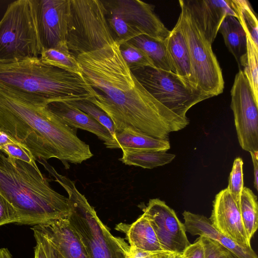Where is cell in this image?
Instances as JSON below:
<instances>
[{
	"mask_svg": "<svg viewBox=\"0 0 258 258\" xmlns=\"http://www.w3.org/2000/svg\"><path fill=\"white\" fill-rule=\"evenodd\" d=\"M86 80L96 95L89 100L113 121L115 133L127 129L169 140L171 132L189 123L155 99L142 86L124 60L114 41L95 51L78 55Z\"/></svg>",
	"mask_w": 258,
	"mask_h": 258,
	"instance_id": "1",
	"label": "cell"
},
{
	"mask_svg": "<svg viewBox=\"0 0 258 258\" xmlns=\"http://www.w3.org/2000/svg\"><path fill=\"white\" fill-rule=\"evenodd\" d=\"M0 130L36 159L55 158L66 168L93 155L77 135V129L60 120L45 107L0 84Z\"/></svg>",
	"mask_w": 258,
	"mask_h": 258,
	"instance_id": "2",
	"label": "cell"
},
{
	"mask_svg": "<svg viewBox=\"0 0 258 258\" xmlns=\"http://www.w3.org/2000/svg\"><path fill=\"white\" fill-rule=\"evenodd\" d=\"M0 193L16 210L18 224L38 225L68 217L71 212L69 198L51 188L37 166L1 150Z\"/></svg>",
	"mask_w": 258,
	"mask_h": 258,
	"instance_id": "3",
	"label": "cell"
},
{
	"mask_svg": "<svg viewBox=\"0 0 258 258\" xmlns=\"http://www.w3.org/2000/svg\"><path fill=\"white\" fill-rule=\"evenodd\" d=\"M0 84L44 105L89 100L96 94L83 75L45 64L39 57L0 61Z\"/></svg>",
	"mask_w": 258,
	"mask_h": 258,
	"instance_id": "4",
	"label": "cell"
},
{
	"mask_svg": "<svg viewBox=\"0 0 258 258\" xmlns=\"http://www.w3.org/2000/svg\"><path fill=\"white\" fill-rule=\"evenodd\" d=\"M46 170L68 194L71 212L68 219L89 258H127L130 245L123 239L115 237L110 233L94 208L78 190L75 182L58 173L50 165Z\"/></svg>",
	"mask_w": 258,
	"mask_h": 258,
	"instance_id": "5",
	"label": "cell"
},
{
	"mask_svg": "<svg viewBox=\"0 0 258 258\" xmlns=\"http://www.w3.org/2000/svg\"><path fill=\"white\" fill-rule=\"evenodd\" d=\"M38 3L17 0L8 5L0 20V61L40 56Z\"/></svg>",
	"mask_w": 258,
	"mask_h": 258,
	"instance_id": "6",
	"label": "cell"
},
{
	"mask_svg": "<svg viewBox=\"0 0 258 258\" xmlns=\"http://www.w3.org/2000/svg\"><path fill=\"white\" fill-rule=\"evenodd\" d=\"M114 42L100 0H70L66 42L77 58Z\"/></svg>",
	"mask_w": 258,
	"mask_h": 258,
	"instance_id": "7",
	"label": "cell"
},
{
	"mask_svg": "<svg viewBox=\"0 0 258 258\" xmlns=\"http://www.w3.org/2000/svg\"><path fill=\"white\" fill-rule=\"evenodd\" d=\"M114 41L119 45L141 35L165 40L170 31L154 11V7L139 0L102 1Z\"/></svg>",
	"mask_w": 258,
	"mask_h": 258,
	"instance_id": "8",
	"label": "cell"
},
{
	"mask_svg": "<svg viewBox=\"0 0 258 258\" xmlns=\"http://www.w3.org/2000/svg\"><path fill=\"white\" fill-rule=\"evenodd\" d=\"M177 20L189 54L191 73L197 87L211 97L223 92L224 82L222 70L212 48L199 29L183 0Z\"/></svg>",
	"mask_w": 258,
	"mask_h": 258,
	"instance_id": "9",
	"label": "cell"
},
{
	"mask_svg": "<svg viewBox=\"0 0 258 258\" xmlns=\"http://www.w3.org/2000/svg\"><path fill=\"white\" fill-rule=\"evenodd\" d=\"M133 73L155 99L184 119L192 106L211 98L172 72L145 67Z\"/></svg>",
	"mask_w": 258,
	"mask_h": 258,
	"instance_id": "10",
	"label": "cell"
},
{
	"mask_svg": "<svg viewBox=\"0 0 258 258\" xmlns=\"http://www.w3.org/2000/svg\"><path fill=\"white\" fill-rule=\"evenodd\" d=\"M230 93L239 143L246 151L258 152V103L242 70L236 74Z\"/></svg>",
	"mask_w": 258,
	"mask_h": 258,
	"instance_id": "11",
	"label": "cell"
},
{
	"mask_svg": "<svg viewBox=\"0 0 258 258\" xmlns=\"http://www.w3.org/2000/svg\"><path fill=\"white\" fill-rule=\"evenodd\" d=\"M143 212L164 250L181 254L190 244L184 224L164 201L159 199L150 200Z\"/></svg>",
	"mask_w": 258,
	"mask_h": 258,
	"instance_id": "12",
	"label": "cell"
},
{
	"mask_svg": "<svg viewBox=\"0 0 258 258\" xmlns=\"http://www.w3.org/2000/svg\"><path fill=\"white\" fill-rule=\"evenodd\" d=\"M70 0H39L38 28L43 49L67 45Z\"/></svg>",
	"mask_w": 258,
	"mask_h": 258,
	"instance_id": "13",
	"label": "cell"
},
{
	"mask_svg": "<svg viewBox=\"0 0 258 258\" xmlns=\"http://www.w3.org/2000/svg\"><path fill=\"white\" fill-rule=\"evenodd\" d=\"M209 220L215 228L238 245L252 248L246 236L240 206L227 188L216 195Z\"/></svg>",
	"mask_w": 258,
	"mask_h": 258,
	"instance_id": "14",
	"label": "cell"
},
{
	"mask_svg": "<svg viewBox=\"0 0 258 258\" xmlns=\"http://www.w3.org/2000/svg\"><path fill=\"white\" fill-rule=\"evenodd\" d=\"M31 229L44 236L55 248L61 258H89L68 217L34 225Z\"/></svg>",
	"mask_w": 258,
	"mask_h": 258,
	"instance_id": "15",
	"label": "cell"
},
{
	"mask_svg": "<svg viewBox=\"0 0 258 258\" xmlns=\"http://www.w3.org/2000/svg\"><path fill=\"white\" fill-rule=\"evenodd\" d=\"M183 2L195 23L211 44L227 16L236 15L228 0H188Z\"/></svg>",
	"mask_w": 258,
	"mask_h": 258,
	"instance_id": "16",
	"label": "cell"
},
{
	"mask_svg": "<svg viewBox=\"0 0 258 258\" xmlns=\"http://www.w3.org/2000/svg\"><path fill=\"white\" fill-rule=\"evenodd\" d=\"M45 107L67 125L94 134L108 148H118L115 140L106 128L71 103L52 102L48 103Z\"/></svg>",
	"mask_w": 258,
	"mask_h": 258,
	"instance_id": "17",
	"label": "cell"
},
{
	"mask_svg": "<svg viewBox=\"0 0 258 258\" xmlns=\"http://www.w3.org/2000/svg\"><path fill=\"white\" fill-rule=\"evenodd\" d=\"M182 215L186 232L192 235L203 236L217 242L230 251L237 258H257L252 248H244L224 235L204 215L184 211Z\"/></svg>",
	"mask_w": 258,
	"mask_h": 258,
	"instance_id": "18",
	"label": "cell"
},
{
	"mask_svg": "<svg viewBox=\"0 0 258 258\" xmlns=\"http://www.w3.org/2000/svg\"><path fill=\"white\" fill-rule=\"evenodd\" d=\"M165 42L175 73L183 80L198 88L192 77L186 44L177 23L170 31Z\"/></svg>",
	"mask_w": 258,
	"mask_h": 258,
	"instance_id": "19",
	"label": "cell"
},
{
	"mask_svg": "<svg viewBox=\"0 0 258 258\" xmlns=\"http://www.w3.org/2000/svg\"><path fill=\"white\" fill-rule=\"evenodd\" d=\"M127 42L143 50L152 60L155 68L175 73L165 40L158 39L143 34Z\"/></svg>",
	"mask_w": 258,
	"mask_h": 258,
	"instance_id": "20",
	"label": "cell"
},
{
	"mask_svg": "<svg viewBox=\"0 0 258 258\" xmlns=\"http://www.w3.org/2000/svg\"><path fill=\"white\" fill-rule=\"evenodd\" d=\"M126 235L130 247L150 251L164 250L149 221L143 214L128 226Z\"/></svg>",
	"mask_w": 258,
	"mask_h": 258,
	"instance_id": "21",
	"label": "cell"
},
{
	"mask_svg": "<svg viewBox=\"0 0 258 258\" xmlns=\"http://www.w3.org/2000/svg\"><path fill=\"white\" fill-rule=\"evenodd\" d=\"M219 31L223 36L225 44L239 64L240 58L247 50L246 33L237 18L226 16L221 23Z\"/></svg>",
	"mask_w": 258,
	"mask_h": 258,
	"instance_id": "22",
	"label": "cell"
},
{
	"mask_svg": "<svg viewBox=\"0 0 258 258\" xmlns=\"http://www.w3.org/2000/svg\"><path fill=\"white\" fill-rule=\"evenodd\" d=\"M115 140L120 149L167 151L170 148L169 140L156 139L127 129L115 133Z\"/></svg>",
	"mask_w": 258,
	"mask_h": 258,
	"instance_id": "23",
	"label": "cell"
},
{
	"mask_svg": "<svg viewBox=\"0 0 258 258\" xmlns=\"http://www.w3.org/2000/svg\"><path fill=\"white\" fill-rule=\"evenodd\" d=\"M122 156L119 159L128 165L152 169L170 163L175 157L164 151H152L122 148Z\"/></svg>",
	"mask_w": 258,
	"mask_h": 258,
	"instance_id": "24",
	"label": "cell"
},
{
	"mask_svg": "<svg viewBox=\"0 0 258 258\" xmlns=\"http://www.w3.org/2000/svg\"><path fill=\"white\" fill-rule=\"evenodd\" d=\"M39 57L45 64L73 74L83 75L77 58L69 50L67 45L43 49Z\"/></svg>",
	"mask_w": 258,
	"mask_h": 258,
	"instance_id": "25",
	"label": "cell"
},
{
	"mask_svg": "<svg viewBox=\"0 0 258 258\" xmlns=\"http://www.w3.org/2000/svg\"><path fill=\"white\" fill-rule=\"evenodd\" d=\"M240 214L248 240L251 239L258 227L257 197L248 187H244L240 200Z\"/></svg>",
	"mask_w": 258,
	"mask_h": 258,
	"instance_id": "26",
	"label": "cell"
},
{
	"mask_svg": "<svg viewBox=\"0 0 258 258\" xmlns=\"http://www.w3.org/2000/svg\"><path fill=\"white\" fill-rule=\"evenodd\" d=\"M246 35L258 46V23L256 17L249 2L246 0H228Z\"/></svg>",
	"mask_w": 258,
	"mask_h": 258,
	"instance_id": "27",
	"label": "cell"
},
{
	"mask_svg": "<svg viewBox=\"0 0 258 258\" xmlns=\"http://www.w3.org/2000/svg\"><path fill=\"white\" fill-rule=\"evenodd\" d=\"M247 50L239 60V67H243L242 70L245 76L255 100L258 103V46H256L252 39L246 36Z\"/></svg>",
	"mask_w": 258,
	"mask_h": 258,
	"instance_id": "28",
	"label": "cell"
},
{
	"mask_svg": "<svg viewBox=\"0 0 258 258\" xmlns=\"http://www.w3.org/2000/svg\"><path fill=\"white\" fill-rule=\"evenodd\" d=\"M119 49L124 60L132 72L145 67L154 68L150 58L138 47L126 42L119 45Z\"/></svg>",
	"mask_w": 258,
	"mask_h": 258,
	"instance_id": "29",
	"label": "cell"
},
{
	"mask_svg": "<svg viewBox=\"0 0 258 258\" xmlns=\"http://www.w3.org/2000/svg\"><path fill=\"white\" fill-rule=\"evenodd\" d=\"M69 103H71L84 112L88 114L106 128L115 140V132L113 121L109 116L102 109L87 100Z\"/></svg>",
	"mask_w": 258,
	"mask_h": 258,
	"instance_id": "30",
	"label": "cell"
},
{
	"mask_svg": "<svg viewBox=\"0 0 258 258\" xmlns=\"http://www.w3.org/2000/svg\"><path fill=\"white\" fill-rule=\"evenodd\" d=\"M243 160L235 158L230 173L227 189L232 197L240 206L241 195L243 188Z\"/></svg>",
	"mask_w": 258,
	"mask_h": 258,
	"instance_id": "31",
	"label": "cell"
},
{
	"mask_svg": "<svg viewBox=\"0 0 258 258\" xmlns=\"http://www.w3.org/2000/svg\"><path fill=\"white\" fill-rule=\"evenodd\" d=\"M201 238L205 258H237L230 251L219 243L203 236Z\"/></svg>",
	"mask_w": 258,
	"mask_h": 258,
	"instance_id": "32",
	"label": "cell"
},
{
	"mask_svg": "<svg viewBox=\"0 0 258 258\" xmlns=\"http://www.w3.org/2000/svg\"><path fill=\"white\" fill-rule=\"evenodd\" d=\"M0 150L8 156L30 163L34 166H37L36 163V159L31 152L19 143L7 144Z\"/></svg>",
	"mask_w": 258,
	"mask_h": 258,
	"instance_id": "33",
	"label": "cell"
},
{
	"mask_svg": "<svg viewBox=\"0 0 258 258\" xmlns=\"http://www.w3.org/2000/svg\"><path fill=\"white\" fill-rule=\"evenodd\" d=\"M19 223L18 214L12 205L0 193V226Z\"/></svg>",
	"mask_w": 258,
	"mask_h": 258,
	"instance_id": "34",
	"label": "cell"
},
{
	"mask_svg": "<svg viewBox=\"0 0 258 258\" xmlns=\"http://www.w3.org/2000/svg\"><path fill=\"white\" fill-rule=\"evenodd\" d=\"M179 254L166 250L150 251L130 247L127 258H175Z\"/></svg>",
	"mask_w": 258,
	"mask_h": 258,
	"instance_id": "35",
	"label": "cell"
},
{
	"mask_svg": "<svg viewBox=\"0 0 258 258\" xmlns=\"http://www.w3.org/2000/svg\"><path fill=\"white\" fill-rule=\"evenodd\" d=\"M182 255L183 258H205L204 246L200 236L194 243H190Z\"/></svg>",
	"mask_w": 258,
	"mask_h": 258,
	"instance_id": "36",
	"label": "cell"
},
{
	"mask_svg": "<svg viewBox=\"0 0 258 258\" xmlns=\"http://www.w3.org/2000/svg\"><path fill=\"white\" fill-rule=\"evenodd\" d=\"M33 232L36 242L41 245L47 258H61L55 248L44 236L37 231H33Z\"/></svg>",
	"mask_w": 258,
	"mask_h": 258,
	"instance_id": "37",
	"label": "cell"
},
{
	"mask_svg": "<svg viewBox=\"0 0 258 258\" xmlns=\"http://www.w3.org/2000/svg\"><path fill=\"white\" fill-rule=\"evenodd\" d=\"M252 159L253 166V175H254V187L257 190L258 189V152L250 153Z\"/></svg>",
	"mask_w": 258,
	"mask_h": 258,
	"instance_id": "38",
	"label": "cell"
},
{
	"mask_svg": "<svg viewBox=\"0 0 258 258\" xmlns=\"http://www.w3.org/2000/svg\"><path fill=\"white\" fill-rule=\"evenodd\" d=\"M11 143H18L10 138L0 130V150L6 145Z\"/></svg>",
	"mask_w": 258,
	"mask_h": 258,
	"instance_id": "39",
	"label": "cell"
},
{
	"mask_svg": "<svg viewBox=\"0 0 258 258\" xmlns=\"http://www.w3.org/2000/svg\"><path fill=\"white\" fill-rule=\"evenodd\" d=\"M34 258H47L41 245L37 242L34 248Z\"/></svg>",
	"mask_w": 258,
	"mask_h": 258,
	"instance_id": "40",
	"label": "cell"
},
{
	"mask_svg": "<svg viewBox=\"0 0 258 258\" xmlns=\"http://www.w3.org/2000/svg\"><path fill=\"white\" fill-rule=\"evenodd\" d=\"M0 258H13L11 253L6 248H0Z\"/></svg>",
	"mask_w": 258,
	"mask_h": 258,
	"instance_id": "41",
	"label": "cell"
},
{
	"mask_svg": "<svg viewBox=\"0 0 258 258\" xmlns=\"http://www.w3.org/2000/svg\"><path fill=\"white\" fill-rule=\"evenodd\" d=\"M175 258H183L182 257V254H179L178 255V256H177Z\"/></svg>",
	"mask_w": 258,
	"mask_h": 258,
	"instance_id": "42",
	"label": "cell"
}]
</instances>
